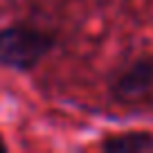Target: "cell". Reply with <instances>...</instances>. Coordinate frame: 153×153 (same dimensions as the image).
Wrapping results in <instances>:
<instances>
[{
  "label": "cell",
  "mask_w": 153,
  "mask_h": 153,
  "mask_svg": "<svg viewBox=\"0 0 153 153\" xmlns=\"http://www.w3.org/2000/svg\"><path fill=\"white\" fill-rule=\"evenodd\" d=\"M106 153H144L153 151V135L146 131H131V133H120L104 140L101 144Z\"/></svg>",
  "instance_id": "cell-3"
},
{
  "label": "cell",
  "mask_w": 153,
  "mask_h": 153,
  "mask_svg": "<svg viewBox=\"0 0 153 153\" xmlns=\"http://www.w3.org/2000/svg\"><path fill=\"white\" fill-rule=\"evenodd\" d=\"M0 151H5V144H0Z\"/></svg>",
  "instance_id": "cell-4"
},
{
  "label": "cell",
  "mask_w": 153,
  "mask_h": 153,
  "mask_svg": "<svg viewBox=\"0 0 153 153\" xmlns=\"http://www.w3.org/2000/svg\"><path fill=\"white\" fill-rule=\"evenodd\" d=\"M153 90V59H137L113 81V95L120 101H137Z\"/></svg>",
  "instance_id": "cell-2"
},
{
  "label": "cell",
  "mask_w": 153,
  "mask_h": 153,
  "mask_svg": "<svg viewBox=\"0 0 153 153\" xmlns=\"http://www.w3.org/2000/svg\"><path fill=\"white\" fill-rule=\"evenodd\" d=\"M52 36L41 29L14 25L0 29V65L29 70L52 50Z\"/></svg>",
  "instance_id": "cell-1"
}]
</instances>
